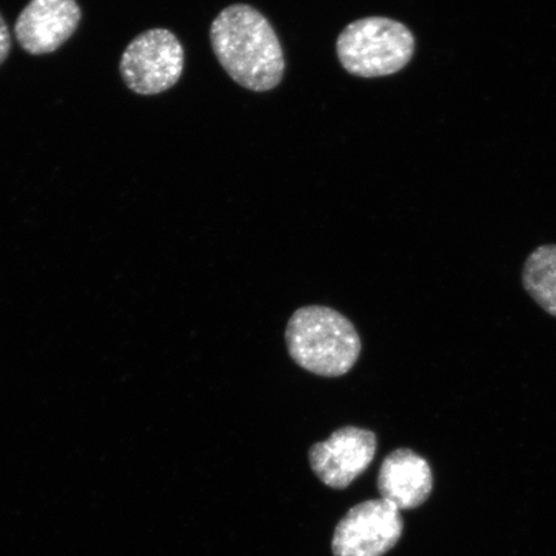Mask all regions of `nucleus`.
<instances>
[{"instance_id": "obj_3", "label": "nucleus", "mask_w": 556, "mask_h": 556, "mask_svg": "<svg viewBox=\"0 0 556 556\" xmlns=\"http://www.w3.org/2000/svg\"><path fill=\"white\" fill-rule=\"evenodd\" d=\"M340 64L358 78L397 74L414 58L415 38L405 24L387 17L354 21L337 41Z\"/></svg>"}, {"instance_id": "obj_7", "label": "nucleus", "mask_w": 556, "mask_h": 556, "mask_svg": "<svg viewBox=\"0 0 556 556\" xmlns=\"http://www.w3.org/2000/svg\"><path fill=\"white\" fill-rule=\"evenodd\" d=\"M80 21L76 0H30L16 21V39L33 55L53 53L73 37Z\"/></svg>"}, {"instance_id": "obj_8", "label": "nucleus", "mask_w": 556, "mask_h": 556, "mask_svg": "<svg viewBox=\"0 0 556 556\" xmlns=\"http://www.w3.org/2000/svg\"><path fill=\"white\" fill-rule=\"evenodd\" d=\"M378 490L381 498L400 511L416 509L433 491L432 469L415 451L395 450L381 464Z\"/></svg>"}, {"instance_id": "obj_10", "label": "nucleus", "mask_w": 556, "mask_h": 556, "mask_svg": "<svg viewBox=\"0 0 556 556\" xmlns=\"http://www.w3.org/2000/svg\"><path fill=\"white\" fill-rule=\"evenodd\" d=\"M11 34L2 15H0V65L9 59L11 52Z\"/></svg>"}, {"instance_id": "obj_5", "label": "nucleus", "mask_w": 556, "mask_h": 556, "mask_svg": "<svg viewBox=\"0 0 556 556\" xmlns=\"http://www.w3.org/2000/svg\"><path fill=\"white\" fill-rule=\"evenodd\" d=\"M403 519L397 507L386 500H370L345 514L333 532L336 556H384L397 545Z\"/></svg>"}, {"instance_id": "obj_1", "label": "nucleus", "mask_w": 556, "mask_h": 556, "mask_svg": "<svg viewBox=\"0 0 556 556\" xmlns=\"http://www.w3.org/2000/svg\"><path fill=\"white\" fill-rule=\"evenodd\" d=\"M211 41L215 58L239 86L268 92L285 74V55L274 26L254 7H227L213 21Z\"/></svg>"}, {"instance_id": "obj_2", "label": "nucleus", "mask_w": 556, "mask_h": 556, "mask_svg": "<svg viewBox=\"0 0 556 556\" xmlns=\"http://www.w3.org/2000/svg\"><path fill=\"white\" fill-rule=\"evenodd\" d=\"M288 350L295 363L312 374L338 378L356 365L363 344L354 325L342 313L309 305L290 317Z\"/></svg>"}, {"instance_id": "obj_4", "label": "nucleus", "mask_w": 556, "mask_h": 556, "mask_svg": "<svg viewBox=\"0 0 556 556\" xmlns=\"http://www.w3.org/2000/svg\"><path fill=\"white\" fill-rule=\"evenodd\" d=\"M185 50L172 31L151 29L130 41L122 55V78L131 92L154 96L177 85Z\"/></svg>"}, {"instance_id": "obj_9", "label": "nucleus", "mask_w": 556, "mask_h": 556, "mask_svg": "<svg viewBox=\"0 0 556 556\" xmlns=\"http://www.w3.org/2000/svg\"><path fill=\"white\" fill-rule=\"evenodd\" d=\"M521 282L528 295L556 317V245L539 247L528 255Z\"/></svg>"}, {"instance_id": "obj_6", "label": "nucleus", "mask_w": 556, "mask_h": 556, "mask_svg": "<svg viewBox=\"0 0 556 556\" xmlns=\"http://www.w3.org/2000/svg\"><path fill=\"white\" fill-rule=\"evenodd\" d=\"M377 450V435L371 430L344 427L336 430L328 441L313 444L308 457L319 481L343 490L370 467Z\"/></svg>"}]
</instances>
